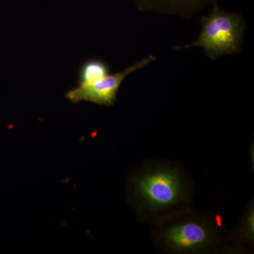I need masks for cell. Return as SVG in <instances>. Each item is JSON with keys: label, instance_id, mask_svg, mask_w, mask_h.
I'll return each mask as SVG.
<instances>
[{"label": "cell", "instance_id": "8992f818", "mask_svg": "<svg viewBox=\"0 0 254 254\" xmlns=\"http://www.w3.org/2000/svg\"><path fill=\"white\" fill-rule=\"evenodd\" d=\"M110 73L109 65L103 60H87L82 64L78 71V86L89 84Z\"/></svg>", "mask_w": 254, "mask_h": 254}, {"label": "cell", "instance_id": "3957f363", "mask_svg": "<svg viewBox=\"0 0 254 254\" xmlns=\"http://www.w3.org/2000/svg\"><path fill=\"white\" fill-rule=\"evenodd\" d=\"M153 55L142 60L139 63L125 68L121 72L107 75L89 84L78 86L65 94L66 99L74 104L81 101L91 102L100 105L110 106L115 104L120 86L130 73L141 69L154 62Z\"/></svg>", "mask_w": 254, "mask_h": 254}, {"label": "cell", "instance_id": "7a4b0ae2", "mask_svg": "<svg viewBox=\"0 0 254 254\" xmlns=\"http://www.w3.org/2000/svg\"><path fill=\"white\" fill-rule=\"evenodd\" d=\"M135 185L138 196L154 209L172 206L182 195L181 178L173 170L160 169L145 173Z\"/></svg>", "mask_w": 254, "mask_h": 254}, {"label": "cell", "instance_id": "6da1fadb", "mask_svg": "<svg viewBox=\"0 0 254 254\" xmlns=\"http://www.w3.org/2000/svg\"><path fill=\"white\" fill-rule=\"evenodd\" d=\"M201 22L203 28L198 39L187 46L177 47L175 50L200 47L213 60L240 51L245 27L240 14L223 11L215 1L213 11L202 17Z\"/></svg>", "mask_w": 254, "mask_h": 254}, {"label": "cell", "instance_id": "277c9868", "mask_svg": "<svg viewBox=\"0 0 254 254\" xmlns=\"http://www.w3.org/2000/svg\"><path fill=\"white\" fill-rule=\"evenodd\" d=\"M164 239L167 245L174 250L193 252L208 245L211 240V235L203 224L187 221L170 227L164 234Z\"/></svg>", "mask_w": 254, "mask_h": 254}, {"label": "cell", "instance_id": "5b68a950", "mask_svg": "<svg viewBox=\"0 0 254 254\" xmlns=\"http://www.w3.org/2000/svg\"><path fill=\"white\" fill-rule=\"evenodd\" d=\"M144 9L166 10V11H190L200 9L215 0H136Z\"/></svg>", "mask_w": 254, "mask_h": 254}]
</instances>
